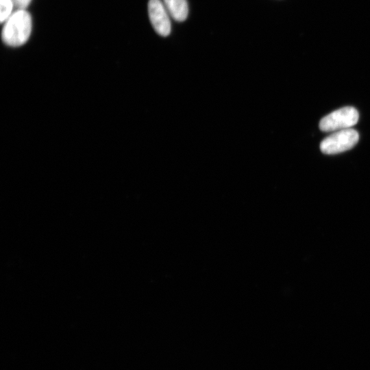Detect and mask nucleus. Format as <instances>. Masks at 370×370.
<instances>
[{
  "label": "nucleus",
  "mask_w": 370,
  "mask_h": 370,
  "mask_svg": "<svg viewBox=\"0 0 370 370\" xmlns=\"http://www.w3.org/2000/svg\"><path fill=\"white\" fill-rule=\"evenodd\" d=\"M32 29L30 14L25 10H17L4 21L1 39L10 47H19L29 39Z\"/></svg>",
  "instance_id": "1"
},
{
  "label": "nucleus",
  "mask_w": 370,
  "mask_h": 370,
  "mask_svg": "<svg viewBox=\"0 0 370 370\" xmlns=\"http://www.w3.org/2000/svg\"><path fill=\"white\" fill-rule=\"evenodd\" d=\"M358 119L359 114L355 108L343 107L322 118L319 129L325 132H331L351 128L358 123Z\"/></svg>",
  "instance_id": "2"
},
{
  "label": "nucleus",
  "mask_w": 370,
  "mask_h": 370,
  "mask_svg": "<svg viewBox=\"0 0 370 370\" xmlns=\"http://www.w3.org/2000/svg\"><path fill=\"white\" fill-rule=\"evenodd\" d=\"M359 139L358 132L352 128L334 132L320 144V149L325 154H336L352 149Z\"/></svg>",
  "instance_id": "3"
},
{
  "label": "nucleus",
  "mask_w": 370,
  "mask_h": 370,
  "mask_svg": "<svg viewBox=\"0 0 370 370\" xmlns=\"http://www.w3.org/2000/svg\"><path fill=\"white\" fill-rule=\"evenodd\" d=\"M148 13L155 31L162 36H167L171 32V21L163 2L161 0H149Z\"/></svg>",
  "instance_id": "4"
},
{
  "label": "nucleus",
  "mask_w": 370,
  "mask_h": 370,
  "mask_svg": "<svg viewBox=\"0 0 370 370\" xmlns=\"http://www.w3.org/2000/svg\"><path fill=\"white\" fill-rule=\"evenodd\" d=\"M163 3L175 21L182 22L186 19L188 13L186 0H163Z\"/></svg>",
  "instance_id": "5"
},
{
  "label": "nucleus",
  "mask_w": 370,
  "mask_h": 370,
  "mask_svg": "<svg viewBox=\"0 0 370 370\" xmlns=\"http://www.w3.org/2000/svg\"><path fill=\"white\" fill-rule=\"evenodd\" d=\"M1 2V14L0 21L4 23L12 14V8L14 6L12 0H0Z\"/></svg>",
  "instance_id": "6"
},
{
  "label": "nucleus",
  "mask_w": 370,
  "mask_h": 370,
  "mask_svg": "<svg viewBox=\"0 0 370 370\" xmlns=\"http://www.w3.org/2000/svg\"><path fill=\"white\" fill-rule=\"evenodd\" d=\"M12 1L18 10H25L32 0H12Z\"/></svg>",
  "instance_id": "7"
}]
</instances>
